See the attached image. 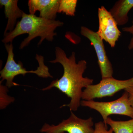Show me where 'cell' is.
Returning <instances> with one entry per match:
<instances>
[{"instance_id": "obj_1", "label": "cell", "mask_w": 133, "mask_h": 133, "mask_svg": "<svg viewBox=\"0 0 133 133\" xmlns=\"http://www.w3.org/2000/svg\"><path fill=\"white\" fill-rule=\"evenodd\" d=\"M56 58L50 61V63H59L63 68V74L59 79L52 81L47 87L42 89L44 91L56 88L71 98L68 104L64 105L62 107H67L71 112L76 111L81 105L83 88H86L92 84L94 79L84 77L83 75L87 68V62L81 60L76 62V53L72 52L69 57L62 48H55Z\"/></svg>"}, {"instance_id": "obj_2", "label": "cell", "mask_w": 133, "mask_h": 133, "mask_svg": "<svg viewBox=\"0 0 133 133\" xmlns=\"http://www.w3.org/2000/svg\"><path fill=\"white\" fill-rule=\"evenodd\" d=\"M63 24V22L59 21L48 20L24 12L21 19L17 22L14 30L4 35L2 42L5 44L10 43L18 36L28 34V36L22 41L19 49H22L28 46L33 39L38 37H41L38 44L39 46L45 39L52 42L54 36L57 35L55 30L58 27Z\"/></svg>"}, {"instance_id": "obj_3", "label": "cell", "mask_w": 133, "mask_h": 133, "mask_svg": "<svg viewBox=\"0 0 133 133\" xmlns=\"http://www.w3.org/2000/svg\"><path fill=\"white\" fill-rule=\"evenodd\" d=\"M5 47L8 52V57L5 66L0 71L1 78L2 82L6 80V86L8 88L13 86L19 85V84L14 82L15 77L19 75L25 76L28 73L36 74L38 77L44 78H52L50 74L48 66L44 63V58L41 55H36V59L38 62V66L35 70L27 71L23 67L21 61L16 63L14 59V46L12 43L5 44Z\"/></svg>"}, {"instance_id": "obj_4", "label": "cell", "mask_w": 133, "mask_h": 133, "mask_svg": "<svg viewBox=\"0 0 133 133\" xmlns=\"http://www.w3.org/2000/svg\"><path fill=\"white\" fill-rule=\"evenodd\" d=\"M81 105L98 112L107 126V120L111 115H125L133 119V108L129 102L128 93L126 91L121 97L113 101L98 102L83 100L81 101Z\"/></svg>"}, {"instance_id": "obj_5", "label": "cell", "mask_w": 133, "mask_h": 133, "mask_svg": "<svg viewBox=\"0 0 133 133\" xmlns=\"http://www.w3.org/2000/svg\"><path fill=\"white\" fill-rule=\"evenodd\" d=\"M133 88V77L127 80H118L113 77L102 79L96 84L88 86L83 91V100H93L96 98L112 97L116 93L127 88Z\"/></svg>"}, {"instance_id": "obj_6", "label": "cell", "mask_w": 133, "mask_h": 133, "mask_svg": "<svg viewBox=\"0 0 133 133\" xmlns=\"http://www.w3.org/2000/svg\"><path fill=\"white\" fill-rule=\"evenodd\" d=\"M68 119L63 120L57 125L45 123L40 132L43 133H93V118L82 119L76 116L72 112Z\"/></svg>"}, {"instance_id": "obj_7", "label": "cell", "mask_w": 133, "mask_h": 133, "mask_svg": "<svg viewBox=\"0 0 133 133\" xmlns=\"http://www.w3.org/2000/svg\"><path fill=\"white\" fill-rule=\"evenodd\" d=\"M80 33L82 36L88 38L94 48L102 79L112 77L113 69L111 63L107 55L103 40L97 32L92 31L85 26L81 27Z\"/></svg>"}, {"instance_id": "obj_8", "label": "cell", "mask_w": 133, "mask_h": 133, "mask_svg": "<svg viewBox=\"0 0 133 133\" xmlns=\"http://www.w3.org/2000/svg\"><path fill=\"white\" fill-rule=\"evenodd\" d=\"M99 28L97 33L100 37L108 43L112 48L121 35L117 23L110 12L102 6L98 9Z\"/></svg>"}, {"instance_id": "obj_9", "label": "cell", "mask_w": 133, "mask_h": 133, "mask_svg": "<svg viewBox=\"0 0 133 133\" xmlns=\"http://www.w3.org/2000/svg\"><path fill=\"white\" fill-rule=\"evenodd\" d=\"M17 0H1V7H4L5 16L8 19V22L4 32V35L14 30L16 26L17 20L22 18L24 12L18 7Z\"/></svg>"}, {"instance_id": "obj_10", "label": "cell", "mask_w": 133, "mask_h": 133, "mask_svg": "<svg viewBox=\"0 0 133 133\" xmlns=\"http://www.w3.org/2000/svg\"><path fill=\"white\" fill-rule=\"evenodd\" d=\"M132 8L133 0H119L115 2L109 12L118 26H122L128 22V14Z\"/></svg>"}, {"instance_id": "obj_11", "label": "cell", "mask_w": 133, "mask_h": 133, "mask_svg": "<svg viewBox=\"0 0 133 133\" xmlns=\"http://www.w3.org/2000/svg\"><path fill=\"white\" fill-rule=\"evenodd\" d=\"M106 124L110 126L114 133H133V119L126 121H116L108 117Z\"/></svg>"}, {"instance_id": "obj_12", "label": "cell", "mask_w": 133, "mask_h": 133, "mask_svg": "<svg viewBox=\"0 0 133 133\" xmlns=\"http://www.w3.org/2000/svg\"><path fill=\"white\" fill-rule=\"evenodd\" d=\"M60 0H51L50 3L40 12L39 16L50 20H56Z\"/></svg>"}, {"instance_id": "obj_13", "label": "cell", "mask_w": 133, "mask_h": 133, "mask_svg": "<svg viewBox=\"0 0 133 133\" xmlns=\"http://www.w3.org/2000/svg\"><path fill=\"white\" fill-rule=\"evenodd\" d=\"M77 3V0H60L58 13H63L69 16H74Z\"/></svg>"}, {"instance_id": "obj_14", "label": "cell", "mask_w": 133, "mask_h": 133, "mask_svg": "<svg viewBox=\"0 0 133 133\" xmlns=\"http://www.w3.org/2000/svg\"><path fill=\"white\" fill-rule=\"evenodd\" d=\"M51 1V0H29L28 6L29 14L35 15L37 11L41 12Z\"/></svg>"}, {"instance_id": "obj_15", "label": "cell", "mask_w": 133, "mask_h": 133, "mask_svg": "<svg viewBox=\"0 0 133 133\" xmlns=\"http://www.w3.org/2000/svg\"><path fill=\"white\" fill-rule=\"evenodd\" d=\"M8 87L1 83L0 85V108L1 109H5L10 104L14 101L15 98L8 94Z\"/></svg>"}, {"instance_id": "obj_16", "label": "cell", "mask_w": 133, "mask_h": 133, "mask_svg": "<svg viewBox=\"0 0 133 133\" xmlns=\"http://www.w3.org/2000/svg\"><path fill=\"white\" fill-rule=\"evenodd\" d=\"M112 129H108L107 126L105 125L104 122H99L95 123L93 133H113Z\"/></svg>"}, {"instance_id": "obj_17", "label": "cell", "mask_w": 133, "mask_h": 133, "mask_svg": "<svg viewBox=\"0 0 133 133\" xmlns=\"http://www.w3.org/2000/svg\"><path fill=\"white\" fill-rule=\"evenodd\" d=\"M122 31L124 32H127L131 34L132 35V38L131 39L128 48L129 50L133 49V20L132 22V24L129 27H124L122 28Z\"/></svg>"}, {"instance_id": "obj_18", "label": "cell", "mask_w": 133, "mask_h": 133, "mask_svg": "<svg viewBox=\"0 0 133 133\" xmlns=\"http://www.w3.org/2000/svg\"><path fill=\"white\" fill-rule=\"evenodd\" d=\"M125 90L128 93L129 102L133 108V88H127Z\"/></svg>"}]
</instances>
